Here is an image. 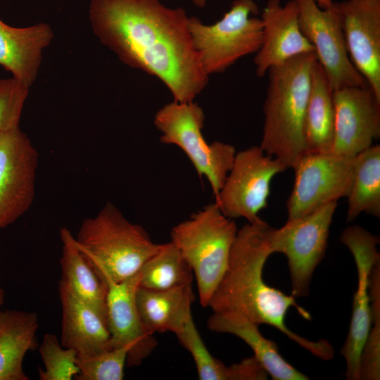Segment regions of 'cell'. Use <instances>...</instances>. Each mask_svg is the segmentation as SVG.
Masks as SVG:
<instances>
[{"label": "cell", "instance_id": "6da1fadb", "mask_svg": "<svg viewBox=\"0 0 380 380\" xmlns=\"http://www.w3.org/2000/svg\"><path fill=\"white\" fill-rule=\"evenodd\" d=\"M94 34L125 65L158 78L177 102H191L208 83L182 7L160 0H91Z\"/></svg>", "mask_w": 380, "mask_h": 380}, {"label": "cell", "instance_id": "7a4b0ae2", "mask_svg": "<svg viewBox=\"0 0 380 380\" xmlns=\"http://www.w3.org/2000/svg\"><path fill=\"white\" fill-rule=\"evenodd\" d=\"M272 229L260 218L238 229L227 270L207 307L213 312H235L258 324L271 325L312 355L330 360L334 350L328 341L309 340L290 330L285 324L291 307L307 320L311 319L310 312L298 305L292 295L268 286L263 279L265 264L273 253Z\"/></svg>", "mask_w": 380, "mask_h": 380}, {"label": "cell", "instance_id": "3957f363", "mask_svg": "<svg viewBox=\"0 0 380 380\" xmlns=\"http://www.w3.org/2000/svg\"><path fill=\"white\" fill-rule=\"evenodd\" d=\"M316 61L315 53L301 54L267 71L260 147L287 168H293L308 153L304 124Z\"/></svg>", "mask_w": 380, "mask_h": 380}, {"label": "cell", "instance_id": "277c9868", "mask_svg": "<svg viewBox=\"0 0 380 380\" xmlns=\"http://www.w3.org/2000/svg\"><path fill=\"white\" fill-rule=\"evenodd\" d=\"M75 243L101 278L115 283L137 274L160 248L139 224L129 222L111 202L85 218Z\"/></svg>", "mask_w": 380, "mask_h": 380}, {"label": "cell", "instance_id": "5b68a950", "mask_svg": "<svg viewBox=\"0 0 380 380\" xmlns=\"http://www.w3.org/2000/svg\"><path fill=\"white\" fill-rule=\"evenodd\" d=\"M237 231L234 220L224 216L215 202L171 230V241L192 270L203 307H207L227 270Z\"/></svg>", "mask_w": 380, "mask_h": 380}, {"label": "cell", "instance_id": "8992f818", "mask_svg": "<svg viewBox=\"0 0 380 380\" xmlns=\"http://www.w3.org/2000/svg\"><path fill=\"white\" fill-rule=\"evenodd\" d=\"M204 121V112L194 101H173L158 110L153 122L161 133L160 141L177 146L186 154L198 176L207 178L215 198L236 152L229 144L217 141L207 143L202 132Z\"/></svg>", "mask_w": 380, "mask_h": 380}, {"label": "cell", "instance_id": "52a82bcc", "mask_svg": "<svg viewBox=\"0 0 380 380\" xmlns=\"http://www.w3.org/2000/svg\"><path fill=\"white\" fill-rule=\"evenodd\" d=\"M253 0H235L212 25L189 17L194 46L208 75L224 72L240 58L255 53L262 42V23Z\"/></svg>", "mask_w": 380, "mask_h": 380}, {"label": "cell", "instance_id": "ba28073f", "mask_svg": "<svg viewBox=\"0 0 380 380\" xmlns=\"http://www.w3.org/2000/svg\"><path fill=\"white\" fill-rule=\"evenodd\" d=\"M336 207L337 202L329 203L305 216L287 220L279 229H272V251L287 258L291 295L295 298L309 293L313 272L325 255Z\"/></svg>", "mask_w": 380, "mask_h": 380}, {"label": "cell", "instance_id": "9c48e42d", "mask_svg": "<svg viewBox=\"0 0 380 380\" xmlns=\"http://www.w3.org/2000/svg\"><path fill=\"white\" fill-rule=\"evenodd\" d=\"M286 169L279 160L267 155L258 146L236 153L215 203L227 217H243L254 222L260 219L258 213L267 206L273 177Z\"/></svg>", "mask_w": 380, "mask_h": 380}, {"label": "cell", "instance_id": "30bf717a", "mask_svg": "<svg viewBox=\"0 0 380 380\" xmlns=\"http://www.w3.org/2000/svg\"><path fill=\"white\" fill-rule=\"evenodd\" d=\"M300 30L312 45L333 91L368 86L351 62L336 3L320 8L315 0H294Z\"/></svg>", "mask_w": 380, "mask_h": 380}, {"label": "cell", "instance_id": "8fae6325", "mask_svg": "<svg viewBox=\"0 0 380 380\" xmlns=\"http://www.w3.org/2000/svg\"><path fill=\"white\" fill-rule=\"evenodd\" d=\"M295 180L286 202L288 219L311 213L350 193L353 158L331 153L305 154L294 165Z\"/></svg>", "mask_w": 380, "mask_h": 380}, {"label": "cell", "instance_id": "7c38bea8", "mask_svg": "<svg viewBox=\"0 0 380 380\" xmlns=\"http://www.w3.org/2000/svg\"><path fill=\"white\" fill-rule=\"evenodd\" d=\"M39 153L20 127L0 135V229L31 208Z\"/></svg>", "mask_w": 380, "mask_h": 380}, {"label": "cell", "instance_id": "4fadbf2b", "mask_svg": "<svg viewBox=\"0 0 380 380\" xmlns=\"http://www.w3.org/2000/svg\"><path fill=\"white\" fill-rule=\"evenodd\" d=\"M340 239L351 252L357 272L350 324L341 353L346 363V379L360 380V355L372 327L368 278L373 265L380 258L376 246L379 238L359 225H353L343 230Z\"/></svg>", "mask_w": 380, "mask_h": 380}, {"label": "cell", "instance_id": "5bb4252c", "mask_svg": "<svg viewBox=\"0 0 380 380\" xmlns=\"http://www.w3.org/2000/svg\"><path fill=\"white\" fill-rule=\"evenodd\" d=\"M335 125L331 153L354 158L380 137V99L369 86L334 91Z\"/></svg>", "mask_w": 380, "mask_h": 380}, {"label": "cell", "instance_id": "9a60e30c", "mask_svg": "<svg viewBox=\"0 0 380 380\" xmlns=\"http://www.w3.org/2000/svg\"><path fill=\"white\" fill-rule=\"evenodd\" d=\"M351 62L380 99V0L336 3Z\"/></svg>", "mask_w": 380, "mask_h": 380}, {"label": "cell", "instance_id": "2e32d148", "mask_svg": "<svg viewBox=\"0 0 380 380\" xmlns=\"http://www.w3.org/2000/svg\"><path fill=\"white\" fill-rule=\"evenodd\" d=\"M102 279L108 286L106 308L110 347H127L126 364L129 367L139 366L158 344L153 335L144 328L137 308L135 297L140 273L119 283Z\"/></svg>", "mask_w": 380, "mask_h": 380}, {"label": "cell", "instance_id": "e0dca14e", "mask_svg": "<svg viewBox=\"0 0 380 380\" xmlns=\"http://www.w3.org/2000/svg\"><path fill=\"white\" fill-rule=\"evenodd\" d=\"M260 18L262 42L254 57L258 77H262L272 67L292 58L315 53L312 45L300 30L298 9L294 0L284 5L280 0H268Z\"/></svg>", "mask_w": 380, "mask_h": 380}, {"label": "cell", "instance_id": "ac0fdd59", "mask_svg": "<svg viewBox=\"0 0 380 380\" xmlns=\"http://www.w3.org/2000/svg\"><path fill=\"white\" fill-rule=\"evenodd\" d=\"M53 37L48 23L15 27L0 19V65L30 88L38 77L44 51Z\"/></svg>", "mask_w": 380, "mask_h": 380}, {"label": "cell", "instance_id": "d6986e66", "mask_svg": "<svg viewBox=\"0 0 380 380\" xmlns=\"http://www.w3.org/2000/svg\"><path fill=\"white\" fill-rule=\"evenodd\" d=\"M58 293L62 306V346L74 349L80 356L111 349L106 320L61 280Z\"/></svg>", "mask_w": 380, "mask_h": 380}, {"label": "cell", "instance_id": "ffe728a7", "mask_svg": "<svg viewBox=\"0 0 380 380\" xmlns=\"http://www.w3.org/2000/svg\"><path fill=\"white\" fill-rule=\"evenodd\" d=\"M135 299L140 319L149 334L167 331L176 334L193 319L192 284L163 291L139 286Z\"/></svg>", "mask_w": 380, "mask_h": 380}, {"label": "cell", "instance_id": "44dd1931", "mask_svg": "<svg viewBox=\"0 0 380 380\" xmlns=\"http://www.w3.org/2000/svg\"><path fill=\"white\" fill-rule=\"evenodd\" d=\"M258 324L235 312H213L207 321L208 329L217 333L238 336L252 349L254 357L274 380H308L279 354L277 345L265 338Z\"/></svg>", "mask_w": 380, "mask_h": 380}, {"label": "cell", "instance_id": "7402d4cb", "mask_svg": "<svg viewBox=\"0 0 380 380\" xmlns=\"http://www.w3.org/2000/svg\"><path fill=\"white\" fill-rule=\"evenodd\" d=\"M37 314L18 310H0V380H28L23 362L38 348Z\"/></svg>", "mask_w": 380, "mask_h": 380}, {"label": "cell", "instance_id": "603a6c76", "mask_svg": "<svg viewBox=\"0 0 380 380\" xmlns=\"http://www.w3.org/2000/svg\"><path fill=\"white\" fill-rule=\"evenodd\" d=\"M60 237L63 243L61 281L107 322L106 284L77 247L75 236L67 227L60 229Z\"/></svg>", "mask_w": 380, "mask_h": 380}, {"label": "cell", "instance_id": "cb8c5ba5", "mask_svg": "<svg viewBox=\"0 0 380 380\" xmlns=\"http://www.w3.org/2000/svg\"><path fill=\"white\" fill-rule=\"evenodd\" d=\"M333 92L324 69L316 61L304 124L308 153L331 152L335 125Z\"/></svg>", "mask_w": 380, "mask_h": 380}, {"label": "cell", "instance_id": "d4e9b609", "mask_svg": "<svg viewBox=\"0 0 380 380\" xmlns=\"http://www.w3.org/2000/svg\"><path fill=\"white\" fill-rule=\"evenodd\" d=\"M175 335L191 355L200 380L267 379V372L254 356L229 366L214 357L207 349L193 319Z\"/></svg>", "mask_w": 380, "mask_h": 380}, {"label": "cell", "instance_id": "484cf974", "mask_svg": "<svg viewBox=\"0 0 380 380\" xmlns=\"http://www.w3.org/2000/svg\"><path fill=\"white\" fill-rule=\"evenodd\" d=\"M353 180L348 198L347 222L360 213L380 217V146L373 145L353 158Z\"/></svg>", "mask_w": 380, "mask_h": 380}, {"label": "cell", "instance_id": "4316f807", "mask_svg": "<svg viewBox=\"0 0 380 380\" xmlns=\"http://www.w3.org/2000/svg\"><path fill=\"white\" fill-rule=\"evenodd\" d=\"M139 286L154 291L167 290L192 284L194 274L179 249L170 241L160 244L139 270Z\"/></svg>", "mask_w": 380, "mask_h": 380}, {"label": "cell", "instance_id": "83f0119b", "mask_svg": "<svg viewBox=\"0 0 380 380\" xmlns=\"http://www.w3.org/2000/svg\"><path fill=\"white\" fill-rule=\"evenodd\" d=\"M38 350L45 367L39 369L40 380H72L78 374L77 352L62 346L55 334H45Z\"/></svg>", "mask_w": 380, "mask_h": 380}, {"label": "cell", "instance_id": "f1b7e54d", "mask_svg": "<svg viewBox=\"0 0 380 380\" xmlns=\"http://www.w3.org/2000/svg\"><path fill=\"white\" fill-rule=\"evenodd\" d=\"M129 348H114L91 355H77V380H122Z\"/></svg>", "mask_w": 380, "mask_h": 380}, {"label": "cell", "instance_id": "f546056e", "mask_svg": "<svg viewBox=\"0 0 380 380\" xmlns=\"http://www.w3.org/2000/svg\"><path fill=\"white\" fill-rule=\"evenodd\" d=\"M29 89L13 77L0 79V135L20 127Z\"/></svg>", "mask_w": 380, "mask_h": 380}, {"label": "cell", "instance_id": "4dcf8cb0", "mask_svg": "<svg viewBox=\"0 0 380 380\" xmlns=\"http://www.w3.org/2000/svg\"><path fill=\"white\" fill-rule=\"evenodd\" d=\"M360 378L380 379V317L372 318V327L360 355Z\"/></svg>", "mask_w": 380, "mask_h": 380}, {"label": "cell", "instance_id": "1f68e13d", "mask_svg": "<svg viewBox=\"0 0 380 380\" xmlns=\"http://www.w3.org/2000/svg\"><path fill=\"white\" fill-rule=\"evenodd\" d=\"M318 6L322 8H327L331 6L334 2L331 0H315Z\"/></svg>", "mask_w": 380, "mask_h": 380}, {"label": "cell", "instance_id": "d6a6232c", "mask_svg": "<svg viewBox=\"0 0 380 380\" xmlns=\"http://www.w3.org/2000/svg\"><path fill=\"white\" fill-rule=\"evenodd\" d=\"M194 5L199 8H203L205 6L207 0H191Z\"/></svg>", "mask_w": 380, "mask_h": 380}, {"label": "cell", "instance_id": "836d02e7", "mask_svg": "<svg viewBox=\"0 0 380 380\" xmlns=\"http://www.w3.org/2000/svg\"><path fill=\"white\" fill-rule=\"evenodd\" d=\"M5 298V292L3 288L0 286V307L4 304Z\"/></svg>", "mask_w": 380, "mask_h": 380}]
</instances>
